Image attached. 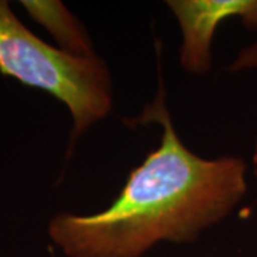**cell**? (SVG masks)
I'll list each match as a JSON object with an SVG mask.
<instances>
[{"mask_svg":"<svg viewBox=\"0 0 257 257\" xmlns=\"http://www.w3.org/2000/svg\"><path fill=\"white\" fill-rule=\"evenodd\" d=\"M146 120L162 124L160 146L130 173L110 207L90 216L59 213L49 223L50 239L67 257H140L160 240L193 241L244 197L240 157L192 153L160 96L143 111L140 121Z\"/></svg>","mask_w":257,"mask_h":257,"instance_id":"1","label":"cell"},{"mask_svg":"<svg viewBox=\"0 0 257 257\" xmlns=\"http://www.w3.org/2000/svg\"><path fill=\"white\" fill-rule=\"evenodd\" d=\"M0 73L50 93L69 109L73 143L111 110L110 73L97 56L80 57L47 45L0 0Z\"/></svg>","mask_w":257,"mask_h":257,"instance_id":"2","label":"cell"},{"mask_svg":"<svg viewBox=\"0 0 257 257\" xmlns=\"http://www.w3.org/2000/svg\"><path fill=\"white\" fill-rule=\"evenodd\" d=\"M183 35L180 63L187 72L204 74L210 70V45L224 19L237 16L248 29H257V0H170Z\"/></svg>","mask_w":257,"mask_h":257,"instance_id":"3","label":"cell"},{"mask_svg":"<svg viewBox=\"0 0 257 257\" xmlns=\"http://www.w3.org/2000/svg\"><path fill=\"white\" fill-rule=\"evenodd\" d=\"M20 5L30 18L55 37L63 52L80 57L94 56L92 40L82 22L62 2L25 0Z\"/></svg>","mask_w":257,"mask_h":257,"instance_id":"4","label":"cell"},{"mask_svg":"<svg viewBox=\"0 0 257 257\" xmlns=\"http://www.w3.org/2000/svg\"><path fill=\"white\" fill-rule=\"evenodd\" d=\"M251 67H257V43L240 52L234 63L231 64V72L251 69Z\"/></svg>","mask_w":257,"mask_h":257,"instance_id":"5","label":"cell"}]
</instances>
